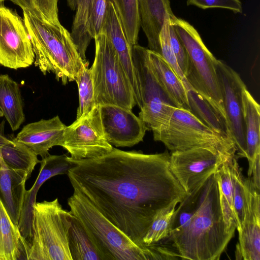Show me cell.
Returning <instances> with one entry per match:
<instances>
[{"mask_svg":"<svg viewBox=\"0 0 260 260\" xmlns=\"http://www.w3.org/2000/svg\"><path fill=\"white\" fill-rule=\"evenodd\" d=\"M170 157L167 151L145 154L113 147L96 158L68 156L74 165L67 175L73 190L137 245L147 248L143 238L155 215L188 194L171 172Z\"/></svg>","mask_w":260,"mask_h":260,"instance_id":"6da1fadb","label":"cell"},{"mask_svg":"<svg viewBox=\"0 0 260 260\" xmlns=\"http://www.w3.org/2000/svg\"><path fill=\"white\" fill-rule=\"evenodd\" d=\"M216 172L201 183L198 206L187 226L162 240L171 244L178 258L219 259L234 235L224 220Z\"/></svg>","mask_w":260,"mask_h":260,"instance_id":"7a4b0ae2","label":"cell"},{"mask_svg":"<svg viewBox=\"0 0 260 260\" xmlns=\"http://www.w3.org/2000/svg\"><path fill=\"white\" fill-rule=\"evenodd\" d=\"M35 54L34 63L46 75L52 73L64 85L75 80L86 62L82 59L70 32L60 23L49 22L23 10Z\"/></svg>","mask_w":260,"mask_h":260,"instance_id":"3957f363","label":"cell"},{"mask_svg":"<svg viewBox=\"0 0 260 260\" xmlns=\"http://www.w3.org/2000/svg\"><path fill=\"white\" fill-rule=\"evenodd\" d=\"M70 212L81 223L102 260L164 259L151 246L142 248L109 221L80 192L68 199Z\"/></svg>","mask_w":260,"mask_h":260,"instance_id":"277c9868","label":"cell"},{"mask_svg":"<svg viewBox=\"0 0 260 260\" xmlns=\"http://www.w3.org/2000/svg\"><path fill=\"white\" fill-rule=\"evenodd\" d=\"M153 132V139L172 151L206 147L227 160L236 156L233 141L208 127L187 110L174 109L169 118Z\"/></svg>","mask_w":260,"mask_h":260,"instance_id":"5b68a950","label":"cell"},{"mask_svg":"<svg viewBox=\"0 0 260 260\" xmlns=\"http://www.w3.org/2000/svg\"><path fill=\"white\" fill-rule=\"evenodd\" d=\"M72 215L62 208L58 198L36 202L26 259L72 260L68 238Z\"/></svg>","mask_w":260,"mask_h":260,"instance_id":"8992f818","label":"cell"},{"mask_svg":"<svg viewBox=\"0 0 260 260\" xmlns=\"http://www.w3.org/2000/svg\"><path fill=\"white\" fill-rule=\"evenodd\" d=\"M93 39L95 57L90 68L96 105L112 104L132 110L136 105L133 89L104 29Z\"/></svg>","mask_w":260,"mask_h":260,"instance_id":"52a82bcc","label":"cell"},{"mask_svg":"<svg viewBox=\"0 0 260 260\" xmlns=\"http://www.w3.org/2000/svg\"><path fill=\"white\" fill-rule=\"evenodd\" d=\"M170 22L187 54L188 65L185 74L187 82L192 88L211 101L224 114L216 73L217 59L189 23L175 15L170 18Z\"/></svg>","mask_w":260,"mask_h":260,"instance_id":"ba28073f","label":"cell"},{"mask_svg":"<svg viewBox=\"0 0 260 260\" xmlns=\"http://www.w3.org/2000/svg\"><path fill=\"white\" fill-rule=\"evenodd\" d=\"M148 50V48L138 44L132 46L140 100L139 117L153 131L169 118L174 109L179 107L161 86L153 72Z\"/></svg>","mask_w":260,"mask_h":260,"instance_id":"9c48e42d","label":"cell"},{"mask_svg":"<svg viewBox=\"0 0 260 260\" xmlns=\"http://www.w3.org/2000/svg\"><path fill=\"white\" fill-rule=\"evenodd\" d=\"M59 146L76 160L96 158L112 151L113 147L104 133L99 105L86 116L66 126Z\"/></svg>","mask_w":260,"mask_h":260,"instance_id":"30bf717a","label":"cell"},{"mask_svg":"<svg viewBox=\"0 0 260 260\" xmlns=\"http://www.w3.org/2000/svg\"><path fill=\"white\" fill-rule=\"evenodd\" d=\"M215 68L224 112L236 149V156L246 158L243 102V92L246 86L239 75L224 61L217 59Z\"/></svg>","mask_w":260,"mask_h":260,"instance_id":"8fae6325","label":"cell"},{"mask_svg":"<svg viewBox=\"0 0 260 260\" xmlns=\"http://www.w3.org/2000/svg\"><path fill=\"white\" fill-rule=\"evenodd\" d=\"M35 54L23 18L0 4V64L17 70L32 64Z\"/></svg>","mask_w":260,"mask_h":260,"instance_id":"7c38bea8","label":"cell"},{"mask_svg":"<svg viewBox=\"0 0 260 260\" xmlns=\"http://www.w3.org/2000/svg\"><path fill=\"white\" fill-rule=\"evenodd\" d=\"M229 160L212 149L194 147L172 151L170 154V168L180 184L189 193L202 181L215 173L223 163Z\"/></svg>","mask_w":260,"mask_h":260,"instance_id":"4fadbf2b","label":"cell"},{"mask_svg":"<svg viewBox=\"0 0 260 260\" xmlns=\"http://www.w3.org/2000/svg\"><path fill=\"white\" fill-rule=\"evenodd\" d=\"M105 136L116 147H131L142 141L149 128L132 110L112 104L99 105Z\"/></svg>","mask_w":260,"mask_h":260,"instance_id":"5bb4252c","label":"cell"},{"mask_svg":"<svg viewBox=\"0 0 260 260\" xmlns=\"http://www.w3.org/2000/svg\"><path fill=\"white\" fill-rule=\"evenodd\" d=\"M66 126L58 116L41 119L24 126L15 140L42 158L49 154L50 148L59 146Z\"/></svg>","mask_w":260,"mask_h":260,"instance_id":"9a60e30c","label":"cell"},{"mask_svg":"<svg viewBox=\"0 0 260 260\" xmlns=\"http://www.w3.org/2000/svg\"><path fill=\"white\" fill-rule=\"evenodd\" d=\"M103 28L116 50L133 89L136 105L140 100L135 73L132 46L129 44L123 25L113 3L109 0Z\"/></svg>","mask_w":260,"mask_h":260,"instance_id":"2e32d148","label":"cell"},{"mask_svg":"<svg viewBox=\"0 0 260 260\" xmlns=\"http://www.w3.org/2000/svg\"><path fill=\"white\" fill-rule=\"evenodd\" d=\"M140 26L146 37L149 50L158 53L159 34L168 17L175 16L170 0H138Z\"/></svg>","mask_w":260,"mask_h":260,"instance_id":"e0dca14e","label":"cell"},{"mask_svg":"<svg viewBox=\"0 0 260 260\" xmlns=\"http://www.w3.org/2000/svg\"><path fill=\"white\" fill-rule=\"evenodd\" d=\"M27 176L8 167L2 159L0 166V200L12 222L18 226L24 201Z\"/></svg>","mask_w":260,"mask_h":260,"instance_id":"ac0fdd59","label":"cell"},{"mask_svg":"<svg viewBox=\"0 0 260 260\" xmlns=\"http://www.w3.org/2000/svg\"><path fill=\"white\" fill-rule=\"evenodd\" d=\"M41 167L38 176L32 187L25 192L18 228L24 240L30 245L32 234L34 206L36 196L41 186L50 178L60 175L61 168L56 160L44 158L40 161Z\"/></svg>","mask_w":260,"mask_h":260,"instance_id":"d6986e66","label":"cell"},{"mask_svg":"<svg viewBox=\"0 0 260 260\" xmlns=\"http://www.w3.org/2000/svg\"><path fill=\"white\" fill-rule=\"evenodd\" d=\"M187 96L191 113L208 127L233 141L225 115L215 105L191 87L187 89Z\"/></svg>","mask_w":260,"mask_h":260,"instance_id":"ffe728a7","label":"cell"},{"mask_svg":"<svg viewBox=\"0 0 260 260\" xmlns=\"http://www.w3.org/2000/svg\"><path fill=\"white\" fill-rule=\"evenodd\" d=\"M243 117L247 157L249 162L248 175L257 154H260V107L246 87L243 92Z\"/></svg>","mask_w":260,"mask_h":260,"instance_id":"44dd1931","label":"cell"},{"mask_svg":"<svg viewBox=\"0 0 260 260\" xmlns=\"http://www.w3.org/2000/svg\"><path fill=\"white\" fill-rule=\"evenodd\" d=\"M151 67L158 81L179 108L188 110L187 90L170 65L158 54L148 49Z\"/></svg>","mask_w":260,"mask_h":260,"instance_id":"7402d4cb","label":"cell"},{"mask_svg":"<svg viewBox=\"0 0 260 260\" xmlns=\"http://www.w3.org/2000/svg\"><path fill=\"white\" fill-rule=\"evenodd\" d=\"M0 110L13 131L19 129L24 121L19 85L8 74H0Z\"/></svg>","mask_w":260,"mask_h":260,"instance_id":"603a6c76","label":"cell"},{"mask_svg":"<svg viewBox=\"0 0 260 260\" xmlns=\"http://www.w3.org/2000/svg\"><path fill=\"white\" fill-rule=\"evenodd\" d=\"M27 243L22 237L18 226L12 221L0 200L1 260L26 259Z\"/></svg>","mask_w":260,"mask_h":260,"instance_id":"cb8c5ba5","label":"cell"},{"mask_svg":"<svg viewBox=\"0 0 260 260\" xmlns=\"http://www.w3.org/2000/svg\"><path fill=\"white\" fill-rule=\"evenodd\" d=\"M2 157L10 168L25 174L28 177L31 175L35 167L40 163L38 155L23 144L10 137L0 147Z\"/></svg>","mask_w":260,"mask_h":260,"instance_id":"d4e9b609","label":"cell"},{"mask_svg":"<svg viewBox=\"0 0 260 260\" xmlns=\"http://www.w3.org/2000/svg\"><path fill=\"white\" fill-rule=\"evenodd\" d=\"M66 1L69 8L76 11L70 34L79 53L83 56L92 39L88 27L90 0Z\"/></svg>","mask_w":260,"mask_h":260,"instance_id":"484cf974","label":"cell"},{"mask_svg":"<svg viewBox=\"0 0 260 260\" xmlns=\"http://www.w3.org/2000/svg\"><path fill=\"white\" fill-rule=\"evenodd\" d=\"M68 238L72 260H102L81 223L73 215Z\"/></svg>","mask_w":260,"mask_h":260,"instance_id":"4316f807","label":"cell"},{"mask_svg":"<svg viewBox=\"0 0 260 260\" xmlns=\"http://www.w3.org/2000/svg\"><path fill=\"white\" fill-rule=\"evenodd\" d=\"M238 234L236 256L244 260H260V219L245 220Z\"/></svg>","mask_w":260,"mask_h":260,"instance_id":"83f0119b","label":"cell"},{"mask_svg":"<svg viewBox=\"0 0 260 260\" xmlns=\"http://www.w3.org/2000/svg\"><path fill=\"white\" fill-rule=\"evenodd\" d=\"M231 160L223 163L216 173L220 203L224 220L229 229L235 233L237 224L234 207L233 183L230 166Z\"/></svg>","mask_w":260,"mask_h":260,"instance_id":"f1b7e54d","label":"cell"},{"mask_svg":"<svg viewBox=\"0 0 260 260\" xmlns=\"http://www.w3.org/2000/svg\"><path fill=\"white\" fill-rule=\"evenodd\" d=\"M120 18L131 46L138 43L140 23L138 0H110Z\"/></svg>","mask_w":260,"mask_h":260,"instance_id":"f546056e","label":"cell"},{"mask_svg":"<svg viewBox=\"0 0 260 260\" xmlns=\"http://www.w3.org/2000/svg\"><path fill=\"white\" fill-rule=\"evenodd\" d=\"M87 61L75 79L79 93V107L76 119L87 115L96 106L91 68Z\"/></svg>","mask_w":260,"mask_h":260,"instance_id":"4dcf8cb0","label":"cell"},{"mask_svg":"<svg viewBox=\"0 0 260 260\" xmlns=\"http://www.w3.org/2000/svg\"><path fill=\"white\" fill-rule=\"evenodd\" d=\"M237 158V156L233 157L230 161V166L233 183V197L236 229L239 231L241 229L244 216L245 190V178L238 163Z\"/></svg>","mask_w":260,"mask_h":260,"instance_id":"1f68e13d","label":"cell"},{"mask_svg":"<svg viewBox=\"0 0 260 260\" xmlns=\"http://www.w3.org/2000/svg\"><path fill=\"white\" fill-rule=\"evenodd\" d=\"M177 205L159 212L143 238L144 245L150 247L159 243L170 235L174 212Z\"/></svg>","mask_w":260,"mask_h":260,"instance_id":"d6a6232c","label":"cell"},{"mask_svg":"<svg viewBox=\"0 0 260 260\" xmlns=\"http://www.w3.org/2000/svg\"><path fill=\"white\" fill-rule=\"evenodd\" d=\"M170 17H168L159 34V50L157 54L160 55L170 65L174 72L182 81L186 90L191 87L180 69L176 57L171 46L169 27Z\"/></svg>","mask_w":260,"mask_h":260,"instance_id":"836d02e7","label":"cell"},{"mask_svg":"<svg viewBox=\"0 0 260 260\" xmlns=\"http://www.w3.org/2000/svg\"><path fill=\"white\" fill-rule=\"evenodd\" d=\"M109 0H90L88 27L92 39L103 29Z\"/></svg>","mask_w":260,"mask_h":260,"instance_id":"e575fe53","label":"cell"},{"mask_svg":"<svg viewBox=\"0 0 260 260\" xmlns=\"http://www.w3.org/2000/svg\"><path fill=\"white\" fill-rule=\"evenodd\" d=\"M35 13L49 22L60 23L58 18V0H31Z\"/></svg>","mask_w":260,"mask_h":260,"instance_id":"d590c367","label":"cell"},{"mask_svg":"<svg viewBox=\"0 0 260 260\" xmlns=\"http://www.w3.org/2000/svg\"><path fill=\"white\" fill-rule=\"evenodd\" d=\"M188 5H194L203 9L223 8L234 13H241L242 3L240 0H187Z\"/></svg>","mask_w":260,"mask_h":260,"instance_id":"8d00e7d4","label":"cell"},{"mask_svg":"<svg viewBox=\"0 0 260 260\" xmlns=\"http://www.w3.org/2000/svg\"><path fill=\"white\" fill-rule=\"evenodd\" d=\"M169 33L171 46L179 66L185 76L188 65L187 54L184 47L178 37L171 22L170 23Z\"/></svg>","mask_w":260,"mask_h":260,"instance_id":"74e56055","label":"cell"},{"mask_svg":"<svg viewBox=\"0 0 260 260\" xmlns=\"http://www.w3.org/2000/svg\"><path fill=\"white\" fill-rule=\"evenodd\" d=\"M259 159L260 154L257 155L252 168V182L256 188L259 190L260 184V169H259Z\"/></svg>","mask_w":260,"mask_h":260,"instance_id":"f35d334b","label":"cell"},{"mask_svg":"<svg viewBox=\"0 0 260 260\" xmlns=\"http://www.w3.org/2000/svg\"><path fill=\"white\" fill-rule=\"evenodd\" d=\"M15 4L19 6L22 10H26L35 13L31 0H10ZM36 14V13H35Z\"/></svg>","mask_w":260,"mask_h":260,"instance_id":"ab89813d","label":"cell"},{"mask_svg":"<svg viewBox=\"0 0 260 260\" xmlns=\"http://www.w3.org/2000/svg\"><path fill=\"white\" fill-rule=\"evenodd\" d=\"M2 116H4V115L2 112L0 110V117ZM5 123V121L3 120L0 124V147L10 138V137L6 135L4 133Z\"/></svg>","mask_w":260,"mask_h":260,"instance_id":"60d3db41","label":"cell"},{"mask_svg":"<svg viewBox=\"0 0 260 260\" xmlns=\"http://www.w3.org/2000/svg\"><path fill=\"white\" fill-rule=\"evenodd\" d=\"M2 159V155H1V151H0V166L1 164Z\"/></svg>","mask_w":260,"mask_h":260,"instance_id":"b9f144b4","label":"cell"},{"mask_svg":"<svg viewBox=\"0 0 260 260\" xmlns=\"http://www.w3.org/2000/svg\"><path fill=\"white\" fill-rule=\"evenodd\" d=\"M6 0H0V4H2L3 2Z\"/></svg>","mask_w":260,"mask_h":260,"instance_id":"7bdbcfd3","label":"cell"},{"mask_svg":"<svg viewBox=\"0 0 260 260\" xmlns=\"http://www.w3.org/2000/svg\"><path fill=\"white\" fill-rule=\"evenodd\" d=\"M0 260H1V258H0Z\"/></svg>","mask_w":260,"mask_h":260,"instance_id":"ee69618b","label":"cell"}]
</instances>
